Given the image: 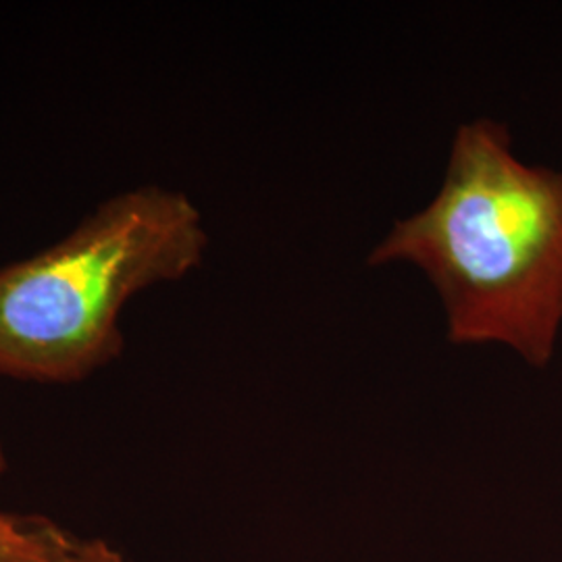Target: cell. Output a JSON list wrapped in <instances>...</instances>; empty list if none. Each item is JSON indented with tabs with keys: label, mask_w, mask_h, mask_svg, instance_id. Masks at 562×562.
Returning a JSON list of instances; mask_svg holds the SVG:
<instances>
[{
	"label": "cell",
	"mask_w": 562,
	"mask_h": 562,
	"mask_svg": "<svg viewBox=\"0 0 562 562\" xmlns=\"http://www.w3.org/2000/svg\"><path fill=\"white\" fill-rule=\"evenodd\" d=\"M7 467H9V459H7V452H4V448L0 443V477L7 473Z\"/></svg>",
	"instance_id": "cell-5"
},
{
	"label": "cell",
	"mask_w": 562,
	"mask_h": 562,
	"mask_svg": "<svg viewBox=\"0 0 562 562\" xmlns=\"http://www.w3.org/2000/svg\"><path fill=\"white\" fill-rule=\"evenodd\" d=\"M106 542L80 540L42 515L0 510V562H102Z\"/></svg>",
	"instance_id": "cell-3"
},
{
	"label": "cell",
	"mask_w": 562,
	"mask_h": 562,
	"mask_svg": "<svg viewBox=\"0 0 562 562\" xmlns=\"http://www.w3.org/2000/svg\"><path fill=\"white\" fill-rule=\"evenodd\" d=\"M209 232L186 192L138 186L92 209L65 238L0 267V378L67 385L117 361L121 313L188 278Z\"/></svg>",
	"instance_id": "cell-2"
},
{
	"label": "cell",
	"mask_w": 562,
	"mask_h": 562,
	"mask_svg": "<svg viewBox=\"0 0 562 562\" xmlns=\"http://www.w3.org/2000/svg\"><path fill=\"white\" fill-rule=\"evenodd\" d=\"M102 562H130L121 552H117L113 546L106 550V557H104V561Z\"/></svg>",
	"instance_id": "cell-4"
},
{
	"label": "cell",
	"mask_w": 562,
	"mask_h": 562,
	"mask_svg": "<svg viewBox=\"0 0 562 562\" xmlns=\"http://www.w3.org/2000/svg\"><path fill=\"white\" fill-rule=\"evenodd\" d=\"M367 262L422 269L452 344H498L543 369L562 331V171L522 161L503 121L462 123L434 201Z\"/></svg>",
	"instance_id": "cell-1"
}]
</instances>
